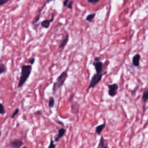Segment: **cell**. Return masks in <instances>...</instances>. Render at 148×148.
Wrapping results in <instances>:
<instances>
[{
    "instance_id": "obj_1",
    "label": "cell",
    "mask_w": 148,
    "mask_h": 148,
    "mask_svg": "<svg viewBox=\"0 0 148 148\" xmlns=\"http://www.w3.org/2000/svg\"><path fill=\"white\" fill-rule=\"evenodd\" d=\"M32 68H33L31 65H24L21 67L20 78L19 79L18 86H17L18 88L22 87L27 81L31 73Z\"/></svg>"
},
{
    "instance_id": "obj_2",
    "label": "cell",
    "mask_w": 148,
    "mask_h": 148,
    "mask_svg": "<svg viewBox=\"0 0 148 148\" xmlns=\"http://www.w3.org/2000/svg\"><path fill=\"white\" fill-rule=\"evenodd\" d=\"M68 77V72L67 71H64L57 78L56 81L53 83L52 92L53 93H56L57 91L64 85V83Z\"/></svg>"
},
{
    "instance_id": "obj_3",
    "label": "cell",
    "mask_w": 148,
    "mask_h": 148,
    "mask_svg": "<svg viewBox=\"0 0 148 148\" xmlns=\"http://www.w3.org/2000/svg\"><path fill=\"white\" fill-rule=\"evenodd\" d=\"M106 72H107L105 71V72H104V73H103V74H102V73H101V74H97V73H96V74H94L93 76H92V79H91L90 85L89 86L87 90L89 91L90 89L94 88L98 83L100 82V81L102 80L103 75L106 74Z\"/></svg>"
},
{
    "instance_id": "obj_4",
    "label": "cell",
    "mask_w": 148,
    "mask_h": 148,
    "mask_svg": "<svg viewBox=\"0 0 148 148\" xmlns=\"http://www.w3.org/2000/svg\"><path fill=\"white\" fill-rule=\"evenodd\" d=\"M100 57H97L94 58L93 62V65L94 67L96 73L97 74H101L103 68V63L100 61Z\"/></svg>"
},
{
    "instance_id": "obj_5",
    "label": "cell",
    "mask_w": 148,
    "mask_h": 148,
    "mask_svg": "<svg viewBox=\"0 0 148 148\" xmlns=\"http://www.w3.org/2000/svg\"><path fill=\"white\" fill-rule=\"evenodd\" d=\"M108 95L111 97H114L117 94V90L119 89V86L117 83H113L111 85H108Z\"/></svg>"
},
{
    "instance_id": "obj_6",
    "label": "cell",
    "mask_w": 148,
    "mask_h": 148,
    "mask_svg": "<svg viewBox=\"0 0 148 148\" xmlns=\"http://www.w3.org/2000/svg\"><path fill=\"white\" fill-rule=\"evenodd\" d=\"M69 41V34L68 33H66L65 36L63 38V40H62L61 42H60L59 45V46H58V49L60 50H62L65 47V46L67 45Z\"/></svg>"
},
{
    "instance_id": "obj_7",
    "label": "cell",
    "mask_w": 148,
    "mask_h": 148,
    "mask_svg": "<svg viewBox=\"0 0 148 148\" xmlns=\"http://www.w3.org/2000/svg\"><path fill=\"white\" fill-rule=\"evenodd\" d=\"M66 131H67V130H66L65 128H64V127H61L59 128L58 131V134L57 135V137H55L54 138V141L56 142H58V141H59L61 138H63L64 135H65Z\"/></svg>"
},
{
    "instance_id": "obj_8",
    "label": "cell",
    "mask_w": 148,
    "mask_h": 148,
    "mask_svg": "<svg viewBox=\"0 0 148 148\" xmlns=\"http://www.w3.org/2000/svg\"><path fill=\"white\" fill-rule=\"evenodd\" d=\"M97 148H109L108 141L105 140L104 137H101Z\"/></svg>"
},
{
    "instance_id": "obj_9",
    "label": "cell",
    "mask_w": 148,
    "mask_h": 148,
    "mask_svg": "<svg viewBox=\"0 0 148 148\" xmlns=\"http://www.w3.org/2000/svg\"><path fill=\"white\" fill-rule=\"evenodd\" d=\"M10 145L12 148H20L23 145V142L21 140H16L10 142Z\"/></svg>"
},
{
    "instance_id": "obj_10",
    "label": "cell",
    "mask_w": 148,
    "mask_h": 148,
    "mask_svg": "<svg viewBox=\"0 0 148 148\" xmlns=\"http://www.w3.org/2000/svg\"><path fill=\"white\" fill-rule=\"evenodd\" d=\"M54 19V16H52L51 19H46V20H44L41 23V25L42 27L45 28H48L50 27V23L52 22Z\"/></svg>"
},
{
    "instance_id": "obj_11",
    "label": "cell",
    "mask_w": 148,
    "mask_h": 148,
    "mask_svg": "<svg viewBox=\"0 0 148 148\" xmlns=\"http://www.w3.org/2000/svg\"><path fill=\"white\" fill-rule=\"evenodd\" d=\"M141 55L140 54H136L133 58V64L136 67H140V65Z\"/></svg>"
},
{
    "instance_id": "obj_12",
    "label": "cell",
    "mask_w": 148,
    "mask_h": 148,
    "mask_svg": "<svg viewBox=\"0 0 148 148\" xmlns=\"http://www.w3.org/2000/svg\"><path fill=\"white\" fill-rule=\"evenodd\" d=\"M106 124L105 123H104L100 124V125L97 126L96 127V133L98 135H100L101 133H102V130H104V128L105 127Z\"/></svg>"
},
{
    "instance_id": "obj_13",
    "label": "cell",
    "mask_w": 148,
    "mask_h": 148,
    "mask_svg": "<svg viewBox=\"0 0 148 148\" xmlns=\"http://www.w3.org/2000/svg\"><path fill=\"white\" fill-rule=\"evenodd\" d=\"M79 105H78L76 102L74 103L72 105V106H71V111L74 114H77L79 113Z\"/></svg>"
},
{
    "instance_id": "obj_14",
    "label": "cell",
    "mask_w": 148,
    "mask_h": 148,
    "mask_svg": "<svg viewBox=\"0 0 148 148\" xmlns=\"http://www.w3.org/2000/svg\"><path fill=\"white\" fill-rule=\"evenodd\" d=\"M142 100L145 104L147 103L148 101V91L147 90H146L145 92H144L143 94H142Z\"/></svg>"
},
{
    "instance_id": "obj_15",
    "label": "cell",
    "mask_w": 148,
    "mask_h": 148,
    "mask_svg": "<svg viewBox=\"0 0 148 148\" xmlns=\"http://www.w3.org/2000/svg\"><path fill=\"white\" fill-rule=\"evenodd\" d=\"M55 104V99L53 97H50L49 98V102H48V105L50 108H52L54 107Z\"/></svg>"
},
{
    "instance_id": "obj_16",
    "label": "cell",
    "mask_w": 148,
    "mask_h": 148,
    "mask_svg": "<svg viewBox=\"0 0 148 148\" xmlns=\"http://www.w3.org/2000/svg\"><path fill=\"white\" fill-rule=\"evenodd\" d=\"M96 16V13H91V14H89V15L87 16L86 18V20L88 21V22H92L93 20L94 17Z\"/></svg>"
},
{
    "instance_id": "obj_17",
    "label": "cell",
    "mask_w": 148,
    "mask_h": 148,
    "mask_svg": "<svg viewBox=\"0 0 148 148\" xmlns=\"http://www.w3.org/2000/svg\"><path fill=\"white\" fill-rule=\"evenodd\" d=\"M6 68L3 64H0V75L3 74L6 72Z\"/></svg>"
},
{
    "instance_id": "obj_18",
    "label": "cell",
    "mask_w": 148,
    "mask_h": 148,
    "mask_svg": "<svg viewBox=\"0 0 148 148\" xmlns=\"http://www.w3.org/2000/svg\"><path fill=\"white\" fill-rule=\"evenodd\" d=\"M56 145H55L54 143V141L52 139V138L51 137L50 138V144L49 147H48V148H56Z\"/></svg>"
},
{
    "instance_id": "obj_19",
    "label": "cell",
    "mask_w": 148,
    "mask_h": 148,
    "mask_svg": "<svg viewBox=\"0 0 148 148\" xmlns=\"http://www.w3.org/2000/svg\"><path fill=\"white\" fill-rule=\"evenodd\" d=\"M40 15H41V11H40V12H39L38 15H37L36 17H35V18L34 19V20H33V24H34L38 22V20H39V19H40Z\"/></svg>"
},
{
    "instance_id": "obj_20",
    "label": "cell",
    "mask_w": 148,
    "mask_h": 148,
    "mask_svg": "<svg viewBox=\"0 0 148 148\" xmlns=\"http://www.w3.org/2000/svg\"><path fill=\"white\" fill-rule=\"evenodd\" d=\"M100 1H101V0H87V2H88L89 3H91V4L96 5V4H97V3Z\"/></svg>"
},
{
    "instance_id": "obj_21",
    "label": "cell",
    "mask_w": 148,
    "mask_h": 148,
    "mask_svg": "<svg viewBox=\"0 0 148 148\" xmlns=\"http://www.w3.org/2000/svg\"><path fill=\"white\" fill-rule=\"evenodd\" d=\"M5 113V110L3 105L0 103V114H4Z\"/></svg>"
},
{
    "instance_id": "obj_22",
    "label": "cell",
    "mask_w": 148,
    "mask_h": 148,
    "mask_svg": "<svg viewBox=\"0 0 148 148\" xmlns=\"http://www.w3.org/2000/svg\"><path fill=\"white\" fill-rule=\"evenodd\" d=\"M67 8L69 9H72V7H73V1H71L68 2V3L67 4Z\"/></svg>"
},
{
    "instance_id": "obj_23",
    "label": "cell",
    "mask_w": 148,
    "mask_h": 148,
    "mask_svg": "<svg viewBox=\"0 0 148 148\" xmlns=\"http://www.w3.org/2000/svg\"><path fill=\"white\" fill-rule=\"evenodd\" d=\"M19 112V109H16L15 110V112H13V114H12V115L11 118H14V117H15V116H16V115H17V114H18Z\"/></svg>"
},
{
    "instance_id": "obj_24",
    "label": "cell",
    "mask_w": 148,
    "mask_h": 148,
    "mask_svg": "<svg viewBox=\"0 0 148 148\" xmlns=\"http://www.w3.org/2000/svg\"><path fill=\"white\" fill-rule=\"evenodd\" d=\"M35 61V58H34V57L31 58L29 60H28V62H29V63L31 64V65H33V64H34Z\"/></svg>"
},
{
    "instance_id": "obj_25",
    "label": "cell",
    "mask_w": 148,
    "mask_h": 148,
    "mask_svg": "<svg viewBox=\"0 0 148 148\" xmlns=\"http://www.w3.org/2000/svg\"><path fill=\"white\" fill-rule=\"evenodd\" d=\"M9 1V0H0V6H2V5L6 3Z\"/></svg>"
},
{
    "instance_id": "obj_26",
    "label": "cell",
    "mask_w": 148,
    "mask_h": 148,
    "mask_svg": "<svg viewBox=\"0 0 148 148\" xmlns=\"http://www.w3.org/2000/svg\"><path fill=\"white\" fill-rule=\"evenodd\" d=\"M69 0H64L63 2V6H67Z\"/></svg>"
},
{
    "instance_id": "obj_27",
    "label": "cell",
    "mask_w": 148,
    "mask_h": 148,
    "mask_svg": "<svg viewBox=\"0 0 148 148\" xmlns=\"http://www.w3.org/2000/svg\"><path fill=\"white\" fill-rule=\"evenodd\" d=\"M35 115H37H37H42V112H41L40 110H39V111H37V112H35Z\"/></svg>"
},
{
    "instance_id": "obj_28",
    "label": "cell",
    "mask_w": 148,
    "mask_h": 148,
    "mask_svg": "<svg viewBox=\"0 0 148 148\" xmlns=\"http://www.w3.org/2000/svg\"><path fill=\"white\" fill-rule=\"evenodd\" d=\"M56 122H57V123H58V124H61V126H64V124H63V123H62V122H59V121H57V120H56Z\"/></svg>"
},
{
    "instance_id": "obj_29",
    "label": "cell",
    "mask_w": 148,
    "mask_h": 148,
    "mask_svg": "<svg viewBox=\"0 0 148 148\" xmlns=\"http://www.w3.org/2000/svg\"><path fill=\"white\" fill-rule=\"evenodd\" d=\"M52 1V0H46V3H50V2Z\"/></svg>"
},
{
    "instance_id": "obj_30",
    "label": "cell",
    "mask_w": 148,
    "mask_h": 148,
    "mask_svg": "<svg viewBox=\"0 0 148 148\" xmlns=\"http://www.w3.org/2000/svg\"><path fill=\"white\" fill-rule=\"evenodd\" d=\"M73 96H74V95H72V96H71V98H70V99H69V100H70V101H71V99H73Z\"/></svg>"
},
{
    "instance_id": "obj_31",
    "label": "cell",
    "mask_w": 148,
    "mask_h": 148,
    "mask_svg": "<svg viewBox=\"0 0 148 148\" xmlns=\"http://www.w3.org/2000/svg\"><path fill=\"white\" fill-rule=\"evenodd\" d=\"M1 131H0V136H1Z\"/></svg>"
},
{
    "instance_id": "obj_32",
    "label": "cell",
    "mask_w": 148,
    "mask_h": 148,
    "mask_svg": "<svg viewBox=\"0 0 148 148\" xmlns=\"http://www.w3.org/2000/svg\"><path fill=\"white\" fill-rule=\"evenodd\" d=\"M27 148L26 147H23V148Z\"/></svg>"
}]
</instances>
